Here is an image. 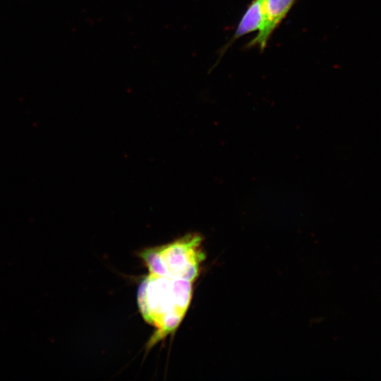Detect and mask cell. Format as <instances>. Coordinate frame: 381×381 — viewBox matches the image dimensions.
<instances>
[{
	"instance_id": "6da1fadb",
	"label": "cell",
	"mask_w": 381,
	"mask_h": 381,
	"mask_svg": "<svg viewBox=\"0 0 381 381\" xmlns=\"http://www.w3.org/2000/svg\"><path fill=\"white\" fill-rule=\"evenodd\" d=\"M193 282L149 273L138 289L143 318L156 329L152 344L174 332L184 318L193 296Z\"/></svg>"
},
{
	"instance_id": "7a4b0ae2",
	"label": "cell",
	"mask_w": 381,
	"mask_h": 381,
	"mask_svg": "<svg viewBox=\"0 0 381 381\" xmlns=\"http://www.w3.org/2000/svg\"><path fill=\"white\" fill-rule=\"evenodd\" d=\"M202 238L187 234L172 242L146 248L140 253L149 273L194 282L205 256Z\"/></svg>"
},
{
	"instance_id": "3957f363",
	"label": "cell",
	"mask_w": 381,
	"mask_h": 381,
	"mask_svg": "<svg viewBox=\"0 0 381 381\" xmlns=\"http://www.w3.org/2000/svg\"><path fill=\"white\" fill-rule=\"evenodd\" d=\"M296 0H265V22L261 30L246 47H258L262 52L275 29L286 16Z\"/></svg>"
},
{
	"instance_id": "277c9868",
	"label": "cell",
	"mask_w": 381,
	"mask_h": 381,
	"mask_svg": "<svg viewBox=\"0 0 381 381\" xmlns=\"http://www.w3.org/2000/svg\"><path fill=\"white\" fill-rule=\"evenodd\" d=\"M265 22V0H252L242 16L231 40L222 49V54L238 38L261 30Z\"/></svg>"
}]
</instances>
